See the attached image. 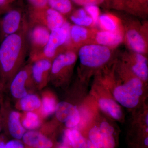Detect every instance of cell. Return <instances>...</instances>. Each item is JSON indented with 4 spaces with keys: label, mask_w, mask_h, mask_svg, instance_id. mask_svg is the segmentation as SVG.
<instances>
[{
    "label": "cell",
    "mask_w": 148,
    "mask_h": 148,
    "mask_svg": "<svg viewBox=\"0 0 148 148\" xmlns=\"http://www.w3.org/2000/svg\"><path fill=\"white\" fill-rule=\"evenodd\" d=\"M28 29L29 22L20 31L6 37L0 43V92L8 86L24 66L29 56Z\"/></svg>",
    "instance_id": "cell-1"
},
{
    "label": "cell",
    "mask_w": 148,
    "mask_h": 148,
    "mask_svg": "<svg viewBox=\"0 0 148 148\" xmlns=\"http://www.w3.org/2000/svg\"><path fill=\"white\" fill-rule=\"evenodd\" d=\"M143 92V81L135 77L116 86L114 89L113 95L122 106L131 109L138 106Z\"/></svg>",
    "instance_id": "cell-2"
},
{
    "label": "cell",
    "mask_w": 148,
    "mask_h": 148,
    "mask_svg": "<svg viewBox=\"0 0 148 148\" xmlns=\"http://www.w3.org/2000/svg\"><path fill=\"white\" fill-rule=\"evenodd\" d=\"M70 27V24L66 21L62 27L51 31L46 45L41 54L33 62L41 58L53 60L62 52L61 49L64 47H67L69 44Z\"/></svg>",
    "instance_id": "cell-3"
},
{
    "label": "cell",
    "mask_w": 148,
    "mask_h": 148,
    "mask_svg": "<svg viewBox=\"0 0 148 148\" xmlns=\"http://www.w3.org/2000/svg\"><path fill=\"white\" fill-rule=\"evenodd\" d=\"M50 32L43 25L29 21L28 38L30 63L34 61L42 52L47 43Z\"/></svg>",
    "instance_id": "cell-4"
},
{
    "label": "cell",
    "mask_w": 148,
    "mask_h": 148,
    "mask_svg": "<svg viewBox=\"0 0 148 148\" xmlns=\"http://www.w3.org/2000/svg\"><path fill=\"white\" fill-rule=\"evenodd\" d=\"M81 64L89 68H98L110 60L111 52L108 47L98 44L88 45L80 48L78 52Z\"/></svg>",
    "instance_id": "cell-5"
},
{
    "label": "cell",
    "mask_w": 148,
    "mask_h": 148,
    "mask_svg": "<svg viewBox=\"0 0 148 148\" xmlns=\"http://www.w3.org/2000/svg\"><path fill=\"white\" fill-rule=\"evenodd\" d=\"M28 23L19 8H10L0 16V43L10 35L21 30Z\"/></svg>",
    "instance_id": "cell-6"
},
{
    "label": "cell",
    "mask_w": 148,
    "mask_h": 148,
    "mask_svg": "<svg viewBox=\"0 0 148 148\" xmlns=\"http://www.w3.org/2000/svg\"><path fill=\"white\" fill-rule=\"evenodd\" d=\"M76 60V54L72 49L59 53L52 61L49 81L57 83L64 80Z\"/></svg>",
    "instance_id": "cell-7"
},
{
    "label": "cell",
    "mask_w": 148,
    "mask_h": 148,
    "mask_svg": "<svg viewBox=\"0 0 148 148\" xmlns=\"http://www.w3.org/2000/svg\"><path fill=\"white\" fill-rule=\"evenodd\" d=\"M31 68V63L23 66L10 82L8 86L11 94L14 98L21 99L29 93L28 90L30 88L35 86L32 79Z\"/></svg>",
    "instance_id": "cell-8"
},
{
    "label": "cell",
    "mask_w": 148,
    "mask_h": 148,
    "mask_svg": "<svg viewBox=\"0 0 148 148\" xmlns=\"http://www.w3.org/2000/svg\"><path fill=\"white\" fill-rule=\"evenodd\" d=\"M28 21L43 25L50 31L62 27L66 21L64 15L49 7L40 10H30Z\"/></svg>",
    "instance_id": "cell-9"
},
{
    "label": "cell",
    "mask_w": 148,
    "mask_h": 148,
    "mask_svg": "<svg viewBox=\"0 0 148 148\" xmlns=\"http://www.w3.org/2000/svg\"><path fill=\"white\" fill-rule=\"evenodd\" d=\"M0 118L3 127H5L11 136L15 140H21L26 132V130L21 123L20 114L13 110L8 112L5 108L1 104Z\"/></svg>",
    "instance_id": "cell-10"
},
{
    "label": "cell",
    "mask_w": 148,
    "mask_h": 148,
    "mask_svg": "<svg viewBox=\"0 0 148 148\" xmlns=\"http://www.w3.org/2000/svg\"><path fill=\"white\" fill-rule=\"evenodd\" d=\"M52 61L41 58L31 63L32 79L35 86L39 89L44 87L49 82Z\"/></svg>",
    "instance_id": "cell-11"
},
{
    "label": "cell",
    "mask_w": 148,
    "mask_h": 148,
    "mask_svg": "<svg viewBox=\"0 0 148 148\" xmlns=\"http://www.w3.org/2000/svg\"><path fill=\"white\" fill-rule=\"evenodd\" d=\"M21 140L27 148H54L55 146L50 138L36 130L26 131Z\"/></svg>",
    "instance_id": "cell-12"
},
{
    "label": "cell",
    "mask_w": 148,
    "mask_h": 148,
    "mask_svg": "<svg viewBox=\"0 0 148 148\" xmlns=\"http://www.w3.org/2000/svg\"><path fill=\"white\" fill-rule=\"evenodd\" d=\"M95 40L98 45L107 47H114L119 44L123 36L120 29L115 31L102 30L95 36Z\"/></svg>",
    "instance_id": "cell-13"
},
{
    "label": "cell",
    "mask_w": 148,
    "mask_h": 148,
    "mask_svg": "<svg viewBox=\"0 0 148 148\" xmlns=\"http://www.w3.org/2000/svg\"><path fill=\"white\" fill-rule=\"evenodd\" d=\"M126 39L128 46L136 53L143 54L146 52L145 40L137 30L134 29L128 30L126 34Z\"/></svg>",
    "instance_id": "cell-14"
},
{
    "label": "cell",
    "mask_w": 148,
    "mask_h": 148,
    "mask_svg": "<svg viewBox=\"0 0 148 148\" xmlns=\"http://www.w3.org/2000/svg\"><path fill=\"white\" fill-rule=\"evenodd\" d=\"M72 148H87V139L79 130L67 129L65 132V143Z\"/></svg>",
    "instance_id": "cell-15"
},
{
    "label": "cell",
    "mask_w": 148,
    "mask_h": 148,
    "mask_svg": "<svg viewBox=\"0 0 148 148\" xmlns=\"http://www.w3.org/2000/svg\"><path fill=\"white\" fill-rule=\"evenodd\" d=\"M98 103L101 110L114 119L119 120L122 117V111L120 107L113 99L101 98Z\"/></svg>",
    "instance_id": "cell-16"
},
{
    "label": "cell",
    "mask_w": 148,
    "mask_h": 148,
    "mask_svg": "<svg viewBox=\"0 0 148 148\" xmlns=\"http://www.w3.org/2000/svg\"><path fill=\"white\" fill-rule=\"evenodd\" d=\"M102 136V148H116V141L114 127L107 121H103L99 126Z\"/></svg>",
    "instance_id": "cell-17"
},
{
    "label": "cell",
    "mask_w": 148,
    "mask_h": 148,
    "mask_svg": "<svg viewBox=\"0 0 148 148\" xmlns=\"http://www.w3.org/2000/svg\"><path fill=\"white\" fill-rule=\"evenodd\" d=\"M132 70L137 77L142 81H146L148 78V68L147 58L143 54L137 53L135 56V63Z\"/></svg>",
    "instance_id": "cell-18"
},
{
    "label": "cell",
    "mask_w": 148,
    "mask_h": 148,
    "mask_svg": "<svg viewBox=\"0 0 148 148\" xmlns=\"http://www.w3.org/2000/svg\"><path fill=\"white\" fill-rule=\"evenodd\" d=\"M88 36V31L84 27L76 25L71 26L69 43L67 48L71 49L74 46L84 41L87 39Z\"/></svg>",
    "instance_id": "cell-19"
},
{
    "label": "cell",
    "mask_w": 148,
    "mask_h": 148,
    "mask_svg": "<svg viewBox=\"0 0 148 148\" xmlns=\"http://www.w3.org/2000/svg\"><path fill=\"white\" fill-rule=\"evenodd\" d=\"M18 106L21 110L26 112H34L40 110L41 100L36 94L28 93L19 99Z\"/></svg>",
    "instance_id": "cell-20"
},
{
    "label": "cell",
    "mask_w": 148,
    "mask_h": 148,
    "mask_svg": "<svg viewBox=\"0 0 148 148\" xmlns=\"http://www.w3.org/2000/svg\"><path fill=\"white\" fill-rule=\"evenodd\" d=\"M41 100V106L40 109L41 116L47 117L55 112L57 103L52 94L49 92H45Z\"/></svg>",
    "instance_id": "cell-21"
},
{
    "label": "cell",
    "mask_w": 148,
    "mask_h": 148,
    "mask_svg": "<svg viewBox=\"0 0 148 148\" xmlns=\"http://www.w3.org/2000/svg\"><path fill=\"white\" fill-rule=\"evenodd\" d=\"M77 107L68 102H59L56 105L55 111L56 118L58 121L65 123L71 116Z\"/></svg>",
    "instance_id": "cell-22"
},
{
    "label": "cell",
    "mask_w": 148,
    "mask_h": 148,
    "mask_svg": "<svg viewBox=\"0 0 148 148\" xmlns=\"http://www.w3.org/2000/svg\"><path fill=\"white\" fill-rule=\"evenodd\" d=\"M41 123L40 116L35 112H27L21 121L23 127L28 130H36Z\"/></svg>",
    "instance_id": "cell-23"
},
{
    "label": "cell",
    "mask_w": 148,
    "mask_h": 148,
    "mask_svg": "<svg viewBox=\"0 0 148 148\" xmlns=\"http://www.w3.org/2000/svg\"><path fill=\"white\" fill-rule=\"evenodd\" d=\"M118 21L115 16L110 13L101 14L98 18V22L103 30L115 31L119 30Z\"/></svg>",
    "instance_id": "cell-24"
},
{
    "label": "cell",
    "mask_w": 148,
    "mask_h": 148,
    "mask_svg": "<svg viewBox=\"0 0 148 148\" xmlns=\"http://www.w3.org/2000/svg\"><path fill=\"white\" fill-rule=\"evenodd\" d=\"M71 19L75 25L81 27H88L93 24L92 18L84 8L77 10L71 16Z\"/></svg>",
    "instance_id": "cell-25"
},
{
    "label": "cell",
    "mask_w": 148,
    "mask_h": 148,
    "mask_svg": "<svg viewBox=\"0 0 148 148\" xmlns=\"http://www.w3.org/2000/svg\"><path fill=\"white\" fill-rule=\"evenodd\" d=\"M48 6L64 16L71 13L73 10L71 0H48Z\"/></svg>",
    "instance_id": "cell-26"
},
{
    "label": "cell",
    "mask_w": 148,
    "mask_h": 148,
    "mask_svg": "<svg viewBox=\"0 0 148 148\" xmlns=\"http://www.w3.org/2000/svg\"><path fill=\"white\" fill-rule=\"evenodd\" d=\"M148 0H127L125 8L135 13H147Z\"/></svg>",
    "instance_id": "cell-27"
},
{
    "label": "cell",
    "mask_w": 148,
    "mask_h": 148,
    "mask_svg": "<svg viewBox=\"0 0 148 148\" xmlns=\"http://www.w3.org/2000/svg\"><path fill=\"white\" fill-rule=\"evenodd\" d=\"M87 139L95 147L102 148V136L99 127L95 126L89 130Z\"/></svg>",
    "instance_id": "cell-28"
},
{
    "label": "cell",
    "mask_w": 148,
    "mask_h": 148,
    "mask_svg": "<svg viewBox=\"0 0 148 148\" xmlns=\"http://www.w3.org/2000/svg\"><path fill=\"white\" fill-rule=\"evenodd\" d=\"M80 119L79 111L77 108L71 116L65 123V125L68 129H73L79 123Z\"/></svg>",
    "instance_id": "cell-29"
},
{
    "label": "cell",
    "mask_w": 148,
    "mask_h": 148,
    "mask_svg": "<svg viewBox=\"0 0 148 148\" xmlns=\"http://www.w3.org/2000/svg\"><path fill=\"white\" fill-rule=\"evenodd\" d=\"M84 9L88 15L92 18L93 24H96L98 23V18L100 15V11L98 6H86L84 7Z\"/></svg>",
    "instance_id": "cell-30"
},
{
    "label": "cell",
    "mask_w": 148,
    "mask_h": 148,
    "mask_svg": "<svg viewBox=\"0 0 148 148\" xmlns=\"http://www.w3.org/2000/svg\"><path fill=\"white\" fill-rule=\"evenodd\" d=\"M30 6V10H40L47 8L48 0H27Z\"/></svg>",
    "instance_id": "cell-31"
},
{
    "label": "cell",
    "mask_w": 148,
    "mask_h": 148,
    "mask_svg": "<svg viewBox=\"0 0 148 148\" xmlns=\"http://www.w3.org/2000/svg\"><path fill=\"white\" fill-rule=\"evenodd\" d=\"M72 2L79 5L86 6L88 5H97L102 4L105 0H71Z\"/></svg>",
    "instance_id": "cell-32"
},
{
    "label": "cell",
    "mask_w": 148,
    "mask_h": 148,
    "mask_svg": "<svg viewBox=\"0 0 148 148\" xmlns=\"http://www.w3.org/2000/svg\"><path fill=\"white\" fill-rule=\"evenodd\" d=\"M0 148H27L23 142L20 140H10L6 143H3Z\"/></svg>",
    "instance_id": "cell-33"
},
{
    "label": "cell",
    "mask_w": 148,
    "mask_h": 148,
    "mask_svg": "<svg viewBox=\"0 0 148 148\" xmlns=\"http://www.w3.org/2000/svg\"><path fill=\"white\" fill-rule=\"evenodd\" d=\"M14 0H0V7L10 5Z\"/></svg>",
    "instance_id": "cell-34"
},
{
    "label": "cell",
    "mask_w": 148,
    "mask_h": 148,
    "mask_svg": "<svg viewBox=\"0 0 148 148\" xmlns=\"http://www.w3.org/2000/svg\"><path fill=\"white\" fill-rule=\"evenodd\" d=\"M10 5H8L0 7V16H1L3 14L5 13L10 8Z\"/></svg>",
    "instance_id": "cell-35"
},
{
    "label": "cell",
    "mask_w": 148,
    "mask_h": 148,
    "mask_svg": "<svg viewBox=\"0 0 148 148\" xmlns=\"http://www.w3.org/2000/svg\"><path fill=\"white\" fill-rule=\"evenodd\" d=\"M58 148H72L70 147L69 145H68L67 144L64 143L62 145H60V146L58 147Z\"/></svg>",
    "instance_id": "cell-36"
},
{
    "label": "cell",
    "mask_w": 148,
    "mask_h": 148,
    "mask_svg": "<svg viewBox=\"0 0 148 148\" xmlns=\"http://www.w3.org/2000/svg\"><path fill=\"white\" fill-rule=\"evenodd\" d=\"M145 123L146 125H147V126H148V114H147L146 115V117H145Z\"/></svg>",
    "instance_id": "cell-37"
},
{
    "label": "cell",
    "mask_w": 148,
    "mask_h": 148,
    "mask_svg": "<svg viewBox=\"0 0 148 148\" xmlns=\"http://www.w3.org/2000/svg\"><path fill=\"white\" fill-rule=\"evenodd\" d=\"M2 127V123L1 120V118H0V132H1V130Z\"/></svg>",
    "instance_id": "cell-38"
},
{
    "label": "cell",
    "mask_w": 148,
    "mask_h": 148,
    "mask_svg": "<svg viewBox=\"0 0 148 148\" xmlns=\"http://www.w3.org/2000/svg\"><path fill=\"white\" fill-rule=\"evenodd\" d=\"M4 143V142H2V141H0V147H1V146Z\"/></svg>",
    "instance_id": "cell-39"
},
{
    "label": "cell",
    "mask_w": 148,
    "mask_h": 148,
    "mask_svg": "<svg viewBox=\"0 0 148 148\" xmlns=\"http://www.w3.org/2000/svg\"><path fill=\"white\" fill-rule=\"evenodd\" d=\"M0 76H1V69H0Z\"/></svg>",
    "instance_id": "cell-40"
}]
</instances>
